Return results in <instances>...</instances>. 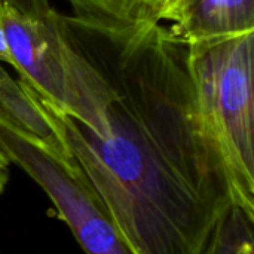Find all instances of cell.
Instances as JSON below:
<instances>
[{"label": "cell", "mask_w": 254, "mask_h": 254, "mask_svg": "<svg viewBox=\"0 0 254 254\" xmlns=\"http://www.w3.org/2000/svg\"><path fill=\"white\" fill-rule=\"evenodd\" d=\"M9 64L10 67H15V63H13V57H12V52H10V46H9V42L6 39V34L4 31L1 30L0 27V64Z\"/></svg>", "instance_id": "10"}, {"label": "cell", "mask_w": 254, "mask_h": 254, "mask_svg": "<svg viewBox=\"0 0 254 254\" xmlns=\"http://www.w3.org/2000/svg\"><path fill=\"white\" fill-rule=\"evenodd\" d=\"M1 6H3V0H0V9H1Z\"/></svg>", "instance_id": "12"}, {"label": "cell", "mask_w": 254, "mask_h": 254, "mask_svg": "<svg viewBox=\"0 0 254 254\" xmlns=\"http://www.w3.org/2000/svg\"><path fill=\"white\" fill-rule=\"evenodd\" d=\"M0 27L18 79L92 134L106 137L113 88L73 40L63 18L54 9L28 15L3 3Z\"/></svg>", "instance_id": "3"}, {"label": "cell", "mask_w": 254, "mask_h": 254, "mask_svg": "<svg viewBox=\"0 0 254 254\" xmlns=\"http://www.w3.org/2000/svg\"><path fill=\"white\" fill-rule=\"evenodd\" d=\"M185 45L196 112L225 165L232 205L254 217V31Z\"/></svg>", "instance_id": "2"}, {"label": "cell", "mask_w": 254, "mask_h": 254, "mask_svg": "<svg viewBox=\"0 0 254 254\" xmlns=\"http://www.w3.org/2000/svg\"><path fill=\"white\" fill-rule=\"evenodd\" d=\"M9 165H10V162L7 161V158L0 150V195L4 190L6 183L9 180Z\"/></svg>", "instance_id": "11"}, {"label": "cell", "mask_w": 254, "mask_h": 254, "mask_svg": "<svg viewBox=\"0 0 254 254\" xmlns=\"http://www.w3.org/2000/svg\"><path fill=\"white\" fill-rule=\"evenodd\" d=\"M112 46V67L89 58L115 92L106 137L18 80L137 253L204 254L232 198L225 165L196 112L186 45L156 25L127 46Z\"/></svg>", "instance_id": "1"}, {"label": "cell", "mask_w": 254, "mask_h": 254, "mask_svg": "<svg viewBox=\"0 0 254 254\" xmlns=\"http://www.w3.org/2000/svg\"><path fill=\"white\" fill-rule=\"evenodd\" d=\"M0 110L22 131L34 135L46 146L65 153L58 134L22 82L13 79L0 64Z\"/></svg>", "instance_id": "7"}, {"label": "cell", "mask_w": 254, "mask_h": 254, "mask_svg": "<svg viewBox=\"0 0 254 254\" xmlns=\"http://www.w3.org/2000/svg\"><path fill=\"white\" fill-rule=\"evenodd\" d=\"M0 150L48 195L86 254H138L74 161L22 131L0 110Z\"/></svg>", "instance_id": "4"}, {"label": "cell", "mask_w": 254, "mask_h": 254, "mask_svg": "<svg viewBox=\"0 0 254 254\" xmlns=\"http://www.w3.org/2000/svg\"><path fill=\"white\" fill-rule=\"evenodd\" d=\"M73 9V24L85 31L101 36L109 43L122 48L149 28L146 0H67Z\"/></svg>", "instance_id": "6"}, {"label": "cell", "mask_w": 254, "mask_h": 254, "mask_svg": "<svg viewBox=\"0 0 254 254\" xmlns=\"http://www.w3.org/2000/svg\"><path fill=\"white\" fill-rule=\"evenodd\" d=\"M182 43L254 31V0H190L182 19L165 27Z\"/></svg>", "instance_id": "5"}, {"label": "cell", "mask_w": 254, "mask_h": 254, "mask_svg": "<svg viewBox=\"0 0 254 254\" xmlns=\"http://www.w3.org/2000/svg\"><path fill=\"white\" fill-rule=\"evenodd\" d=\"M204 254H254V217L229 205L219 217Z\"/></svg>", "instance_id": "8"}, {"label": "cell", "mask_w": 254, "mask_h": 254, "mask_svg": "<svg viewBox=\"0 0 254 254\" xmlns=\"http://www.w3.org/2000/svg\"><path fill=\"white\" fill-rule=\"evenodd\" d=\"M190 0H146V21L149 28L162 21L176 24L182 19Z\"/></svg>", "instance_id": "9"}]
</instances>
